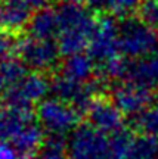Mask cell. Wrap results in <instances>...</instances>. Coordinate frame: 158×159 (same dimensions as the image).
I'll return each instance as SVG.
<instances>
[{
	"mask_svg": "<svg viewBox=\"0 0 158 159\" xmlns=\"http://www.w3.org/2000/svg\"><path fill=\"white\" fill-rule=\"evenodd\" d=\"M59 24L58 46L62 55L73 56L89 47L96 33L99 18L75 3H65L55 9Z\"/></svg>",
	"mask_w": 158,
	"mask_h": 159,
	"instance_id": "6da1fadb",
	"label": "cell"
},
{
	"mask_svg": "<svg viewBox=\"0 0 158 159\" xmlns=\"http://www.w3.org/2000/svg\"><path fill=\"white\" fill-rule=\"evenodd\" d=\"M120 53L130 57H143L158 49V31L143 19L126 18L118 22Z\"/></svg>",
	"mask_w": 158,
	"mask_h": 159,
	"instance_id": "7a4b0ae2",
	"label": "cell"
},
{
	"mask_svg": "<svg viewBox=\"0 0 158 159\" xmlns=\"http://www.w3.org/2000/svg\"><path fill=\"white\" fill-rule=\"evenodd\" d=\"M67 149L69 159H111L109 139L89 122L71 133Z\"/></svg>",
	"mask_w": 158,
	"mask_h": 159,
	"instance_id": "3957f363",
	"label": "cell"
},
{
	"mask_svg": "<svg viewBox=\"0 0 158 159\" xmlns=\"http://www.w3.org/2000/svg\"><path fill=\"white\" fill-rule=\"evenodd\" d=\"M80 114L77 109L59 99H50L40 105L39 119L49 136H61L79 127Z\"/></svg>",
	"mask_w": 158,
	"mask_h": 159,
	"instance_id": "277c9868",
	"label": "cell"
},
{
	"mask_svg": "<svg viewBox=\"0 0 158 159\" xmlns=\"http://www.w3.org/2000/svg\"><path fill=\"white\" fill-rule=\"evenodd\" d=\"M89 56L93 62H98V66L118 59V22L107 16L99 18L96 33L89 44Z\"/></svg>",
	"mask_w": 158,
	"mask_h": 159,
	"instance_id": "5b68a950",
	"label": "cell"
},
{
	"mask_svg": "<svg viewBox=\"0 0 158 159\" xmlns=\"http://www.w3.org/2000/svg\"><path fill=\"white\" fill-rule=\"evenodd\" d=\"M86 115L89 124L105 134H114L124 128V115L111 99L98 96L92 102Z\"/></svg>",
	"mask_w": 158,
	"mask_h": 159,
	"instance_id": "8992f818",
	"label": "cell"
},
{
	"mask_svg": "<svg viewBox=\"0 0 158 159\" xmlns=\"http://www.w3.org/2000/svg\"><path fill=\"white\" fill-rule=\"evenodd\" d=\"M152 99L154 96L148 89L129 81L117 85L111 94V100L123 112V115H133V116L139 115L143 109H146L148 105L152 102Z\"/></svg>",
	"mask_w": 158,
	"mask_h": 159,
	"instance_id": "52a82bcc",
	"label": "cell"
},
{
	"mask_svg": "<svg viewBox=\"0 0 158 159\" xmlns=\"http://www.w3.org/2000/svg\"><path fill=\"white\" fill-rule=\"evenodd\" d=\"M123 77H129V83L137 84L145 89L158 85V53L137 57L126 62Z\"/></svg>",
	"mask_w": 158,
	"mask_h": 159,
	"instance_id": "ba28073f",
	"label": "cell"
},
{
	"mask_svg": "<svg viewBox=\"0 0 158 159\" xmlns=\"http://www.w3.org/2000/svg\"><path fill=\"white\" fill-rule=\"evenodd\" d=\"M59 46L55 40L34 39L25 46V59L30 65L40 69H49L55 66L59 59Z\"/></svg>",
	"mask_w": 158,
	"mask_h": 159,
	"instance_id": "9c48e42d",
	"label": "cell"
},
{
	"mask_svg": "<svg viewBox=\"0 0 158 159\" xmlns=\"http://www.w3.org/2000/svg\"><path fill=\"white\" fill-rule=\"evenodd\" d=\"M93 72H95L93 61L89 55H84V53L68 56V59L64 62L61 68V75L74 81H80V83H87L86 80H89V77Z\"/></svg>",
	"mask_w": 158,
	"mask_h": 159,
	"instance_id": "30bf717a",
	"label": "cell"
},
{
	"mask_svg": "<svg viewBox=\"0 0 158 159\" xmlns=\"http://www.w3.org/2000/svg\"><path fill=\"white\" fill-rule=\"evenodd\" d=\"M31 33L34 39L39 40H53L59 35V24H58L56 11L53 9H41L36 15L31 24Z\"/></svg>",
	"mask_w": 158,
	"mask_h": 159,
	"instance_id": "8fae6325",
	"label": "cell"
},
{
	"mask_svg": "<svg viewBox=\"0 0 158 159\" xmlns=\"http://www.w3.org/2000/svg\"><path fill=\"white\" fill-rule=\"evenodd\" d=\"M133 127L142 133V136L158 139V96L154 97L146 109L136 115L133 119Z\"/></svg>",
	"mask_w": 158,
	"mask_h": 159,
	"instance_id": "7c38bea8",
	"label": "cell"
},
{
	"mask_svg": "<svg viewBox=\"0 0 158 159\" xmlns=\"http://www.w3.org/2000/svg\"><path fill=\"white\" fill-rule=\"evenodd\" d=\"M37 159H69L67 143L61 136H49L39 148Z\"/></svg>",
	"mask_w": 158,
	"mask_h": 159,
	"instance_id": "4fadbf2b",
	"label": "cell"
},
{
	"mask_svg": "<svg viewBox=\"0 0 158 159\" xmlns=\"http://www.w3.org/2000/svg\"><path fill=\"white\" fill-rule=\"evenodd\" d=\"M141 5L142 0H105L107 9L115 16H127Z\"/></svg>",
	"mask_w": 158,
	"mask_h": 159,
	"instance_id": "5bb4252c",
	"label": "cell"
},
{
	"mask_svg": "<svg viewBox=\"0 0 158 159\" xmlns=\"http://www.w3.org/2000/svg\"><path fill=\"white\" fill-rule=\"evenodd\" d=\"M139 9L142 19L151 27L158 28V0H143Z\"/></svg>",
	"mask_w": 158,
	"mask_h": 159,
	"instance_id": "9a60e30c",
	"label": "cell"
},
{
	"mask_svg": "<svg viewBox=\"0 0 158 159\" xmlns=\"http://www.w3.org/2000/svg\"><path fill=\"white\" fill-rule=\"evenodd\" d=\"M19 3H22L28 11H37V9H43L49 0H18Z\"/></svg>",
	"mask_w": 158,
	"mask_h": 159,
	"instance_id": "2e32d148",
	"label": "cell"
},
{
	"mask_svg": "<svg viewBox=\"0 0 158 159\" xmlns=\"http://www.w3.org/2000/svg\"><path fill=\"white\" fill-rule=\"evenodd\" d=\"M25 159H30V158H25Z\"/></svg>",
	"mask_w": 158,
	"mask_h": 159,
	"instance_id": "e0dca14e",
	"label": "cell"
}]
</instances>
